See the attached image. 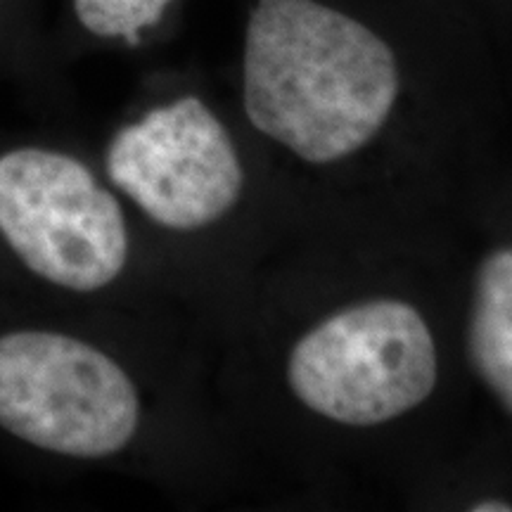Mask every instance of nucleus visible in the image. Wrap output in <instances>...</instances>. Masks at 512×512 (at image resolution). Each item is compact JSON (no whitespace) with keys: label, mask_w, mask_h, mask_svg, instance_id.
Masks as SVG:
<instances>
[{"label":"nucleus","mask_w":512,"mask_h":512,"mask_svg":"<svg viewBox=\"0 0 512 512\" xmlns=\"http://www.w3.org/2000/svg\"><path fill=\"white\" fill-rule=\"evenodd\" d=\"M242 79L252 126L309 164L366 147L401 88L389 43L318 0H256Z\"/></svg>","instance_id":"1"},{"label":"nucleus","mask_w":512,"mask_h":512,"mask_svg":"<svg viewBox=\"0 0 512 512\" xmlns=\"http://www.w3.org/2000/svg\"><path fill=\"white\" fill-rule=\"evenodd\" d=\"M0 252L41 287L95 294L131 261L117 190L62 147H0Z\"/></svg>","instance_id":"2"},{"label":"nucleus","mask_w":512,"mask_h":512,"mask_svg":"<svg viewBox=\"0 0 512 512\" xmlns=\"http://www.w3.org/2000/svg\"><path fill=\"white\" fill-rule=\"evenodd\" d=\"M143 403L117 358L46 325L0 330V432L69 460H105L136 439Z\"/></svg>","instance_id":"3"},{"label":"nucleus","mask_w":512,"mask_h":512,"mask_svg":"<svg viewBox=\"0 0 512 512\" xmlns=\"http://www.w3.org/2000/svg\"><path fill=\"white\" fill-rule=\"evenodd\" d=\"M439 356L422 313L370 299L320 320L294 344L287 382L313 413L349 427L401 418L430 399Z\"/></svg>","instance_id":"4"},{"label":"nucleus","mask_w":512,"mask_h":512,"mask_svg":"<svg viewBox=\"0 0 512 512\" xmlns=\"http://www.w3.org/2000/svg\"><path fill=\"white\" fill-rule=\"evenodd\" d=\"M102 166L119 197L176 233L221 221L245 188L228 128L195 95L152 107L121 126Z\"/></svg>","instance_id":"5"},{"label":"nucleus","mask_w":512,"mask_h":512,"mask_svg":"<svg viewBox=\"0 0 512 512\" xmlns=\"http://www.w3.org/2000/svg\"><path fill=\"white\" fill-rule=\"evenodd\" d=\"M467 354L479 380L512 415V247L496 249L479 266Z\"/></svg>","instance_id":"6"},{"label":"nucleus","mask_w":512,"mask_h":512,"mask_svg":"<svg viewBox=\"0 0 512 512\" xmlns=\"http://www.w3.org/2000/svg\"><path fill=\"white\" fill-rule=\"evenodd\" d=\"M176 0H74L81 27L98 38H121L136 46L147 29L157 27Z\"/></svg>","instance_id":"7"},{"label":"nucleus","mask_w":512,"mask_h":512,"mask_svg":"<svg viewBox=\"0 0 512 512\" xmlns=\"http://www.w3.org/2000/svg\"><path fill=\"white\" fill-rule=\"evenodd\" d=\"M470 510L475 512H510L512 505H508L505 501H479L472 505Z\"/></svg>","instance_id":"8"}]
</instances>
